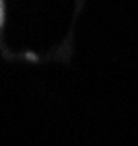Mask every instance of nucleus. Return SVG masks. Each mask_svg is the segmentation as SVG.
I'll use <instances>...</instances> for the list:
<instances>
[{
  "instance_id": "f257e3e1",
  "label": "nucleus",
  "mask_w": 138,
  "mask_h": 146,
  "mask_svg": "<svg viewBox=\"0 0 138 146\" xmlns=\"http://www.w3.org/2000/svg\"><path fill=\"white\" fill-rule=\"evenodd\" d=\"M4 25V0H0V27Z\"/></svg>"
}]
</instances>
